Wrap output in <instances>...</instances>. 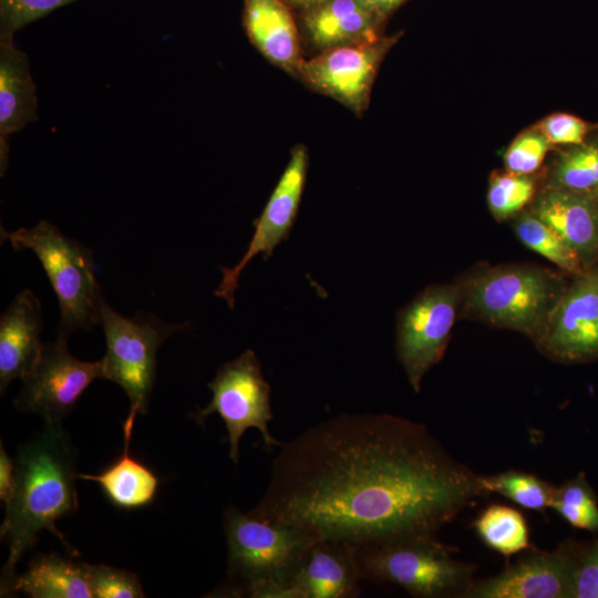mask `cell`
Listing matches in <instances>:
<instances>
[{
	"label": "cell",
	"mask_w": 598,
	"mask_h": 598,
	"mask_svg": "<svg viewBox=\"0 0 598 598\" xmlns=\"http://www.w3.org/2000/svg\"><path fill=\"white\" fill-rule=\"evenodd\" d=\"M278 447L250 513L316 539L367 546L436 537L487 494L481 475L424 424L396 415L342 413Z\"/></svg>",
	"instance_id": "6da1fadb"
},
{
	"label": "cell",
	"mask_w": 598,
	"mask_h": 598,
	"mask_svg": "<svg viewBox=\"0 0 598 598\" xmlns=\"http://www.w3.org/2000/svg\"><path fill=\"white\" fill-rule=\"evenodd\" d=\"M76 477V451L61 423L45 424L40 434L19 447L16 485L4 504L0 528L1 540L9 546L1 573V597L13 592L17 564L42 530L58 537L69 554L79 555L55 526L78 509Z\"/></svg>",
	"instance_id": "7a4b0ae2"
},
{
	"label": "cell",
	"mask_w": 598,
	"mask_h": 598,
	"mask_svg": "<svg viewBox=\"0 0 598 598\" xmlns=\"http://www.w3.org/2000/svg\"><path fill=\"white\" fill-rule=\"evenodd\" d=\"M227 578L216 597L287 598L308 550L317 540L299 526L226 508Z\"/></svg>",
	"instance_id": "3957f363"
},
{
	"label": "cell",
	"mask_w": 598,
	"mask_h": 598,
	"mask_svg": "<svg viewBox=\"0 0 598 598\" xmlns=\"http://www.w3.org/2000/svg\"><path fill=\"white\" fill-rule=\"evenodd\" d=\"M0 234L1 241H9L14 250L29 249L40 260L59 301L58 338L68 339L76 330L100 324L105 300L87 247L48 220L14 231L1 228Z\"/></svg>",
	"instance_id": "277c9868"
},
{
	"label": "cell",
	"mask_w": 598,
	"mask_h": 598,
	"mask_svg": "<svg viewBox=\"0 0 598 598\" xmlns=\"http://www.w3.org/2000/svg\"><path fill=\"white\" fill-rule=\"evenodd\" d=\"M569 283L533 266H502L474 277L464 291L465 308L495 326L538 341Z\"/></svg>",
	"instance_id": "5b68a950"
},
{
	"label": "cell",
	"mask_w": 598,
	"mask_h": 598,
	"mask_svg": "<svg viewBox=\"0 0 598 598\" xmlns=\"http://www.w3.org/2000/svg\"><path fill=\"white\" fill-rule=\"evenodd\" d=\"M436 537L358 546L361 579L393 584L419 598H464L475 565L457 560Z\"/></svg>",
	"instance_id": "8992f818"
},
{
	"label": "cell",
	"mask_w": 598,
	"mask_h": 598,
	"mask_svg": "<svg viewBox=\"0 0 598 598\" xmlns=\"http://www.w3.org/2000/svg\"><path fill=\"white\" fill-rule=\"evenodd\" d=\"M106 341V353L101 359L102 379L118 384L130 400L126 417L135 421L137 414L147 412L148 401L156 378V354L164 341L189 322L173 324L138 313L127 318L117 313L106 302L100 317Z\"/></svg>",
	"instance_id": "52a82bcc"
},
{
	"label": "cell",
	"mask_w": 598,
	"mask_h": 598,
	"mask_svg": "<svg viewBox=\"0 0 598 598\" xmlns=\"http://www.w3.org/2000/svg\"><path fill=\"white\" fill-rule=\"evenodd\" d=\"M212 401L193 417L203 425L213 413H218L228 434L229 457L239 460V441L250 427L257 429L268 448L279 446L269 432L274 414L270 404V385L265 379L255 351L246 350L236 359L224 363L208 383Z\"/></svg>",
	"instance_id": "ba28073f"
},
{
	"label": "cell",
	"mask_w": 598,
	"mask_h": 598,
	"mask_svg": "<svg viewBox=\"0 0 598 598\" xmlns=\"http://www.w3.org/2000/svg\"><path fill=\"white\" fill-rule=\"evenodd\" d=\"M461 297L456 285H432L398 313L396 354L414 392L445 352Z\"/></svg>",
	"instance_id": "9c48e42d"
},
{
	"label": "cell",
	"mask_w": 598,
	"mask_h": 598,
	"mask_svg": "<svg viewBox=\"0 0 598 598\" xmlns=\"http://www.w3.org/2000/svg\"><path fill=\"white\" fill-rule=\"evenodd\" d=\"M102 378V363L74 358L68 339L56 338L43 346L40 358L22 379L14 406L41 416L45 424L61 423L78 404L89 385Z\"/></svg>",
	"instance_id": "30bf717a"
},
{
	"label": "cell",
	"mask_w": 598,
	"mask_h": 598,
	"mask_svg": "<svg viewBox=\"0 0 598 598\" xmlns=\"http://www.w3.org/2000/svg\"><path fill=\"white\" fill-rule=\"evenodd\" d=\"M398 35L333 48L306 59L298 79L311 90L347 106L358 116L369 106L379 66Z\"/></svg>",
	"instance_id": "8fae6325"
},
{
	"label": "cell",
	"mask_w": 598,
	"mask_h": 598,
	"mask_svg": "<svg viewBox=\"0 0 598 598\" xmlns=\"http://www.w3.org/2000/svg\"><path fill=\"white\" fill-rule=\"evenodd\" d=\"M585 549L565 540L551 551L530 550L498 575L474 581L464 598H574Z\"/></svg>",
	"instance_id": "7c38bea8"
},
{
	"label": "cell",
	"mask_w": 598,
	"mask_h": 598,
	"mask_svg": "<svg viewBox=\"0 0 598 598\" xmlns=\"http://www.w3.org/2000/svg\"><path fill=\"white\" fill-rule=\"evenodd\" d=\"M308 163L306 146L296 145L262 213L252 221L255 231L246 252L234 267H220L223 278L215 296L225 299L230 309L235 307L238 278L248 262L257 255L267 260L272 256L275 248L288 238L305 189Z\"/></svg>",
	"instance_id": "4fadbf2b"
},
{
	"label": "cell",
	"mask_w": 598,
	"mask_h": 598,
	"mask_svg": "<svg viewBox=\"0 0 598 598\" xmlns=\"http://www.w3.org/2000/svg\"><path fill=\"white\" fill-rule=\"evenodd\" d=\"M538 343L563 362L598 359V265L575 276Z\"/></svg>",
	"instance_id": "5bb4252c"
},
{
	"label": "cell",
	"mask_w": 598,
	"mask_h": 598,
	"mask_svg": "<svg viewBox=\"0 0 598 598\" xmlns=\"http://www.w3.org/2000/svg\"><path fill=\"white\" fill-rule=\"evenodd\" d=\"M296 16L302 42L317 53L377 39L384 24L368 0H319Z\"/></svg>",
	"instance_id": "9a60e30c"
},
{
	"label": "cell",
	"mask_w": 598,
	"mask_h": 598,
	"mask_svg": "<svg viewBox=\"0 0 598 598\" xmlns=\"http://www.w3.org/2000/svg\"><path fill=\"white\" fill-rule=\"evenodd\" d=\"M358 546L317 539L288 588L287 598H354L361 592Z\"/></svg>",
	"instance_id": "2e32d148"
},
{
	"label": "cell",
	"mask_w": 598,
	"mask_h": 598,
	"mask_svg": "<svg viewBox=\"0 0 598 598\" xmlns=\"http://www.w3.org/2000/svg\"><path fill=\"white\" fill-rule=\"evenodd\" d=\"M243 25L264 58L298 78L303 42L297 16L282 0H244Z\"/></svg>",
	"instance_id": "e0dca14e"
},
{
	"label": "cell",
	"mask_w": 598,
	"mask_h": 598,
	"mask_svg": "<svg viewBox=\"0 0 598 598\" xmlns=\"http://www.w3.org/2000/svg\"><path fill=\"white\" fill-rule=\"evenodd\" d=\"M42 307L30 290L19 292L0 317V390L23 379L41 355Z\"/></svg>",
	"instance_id": "ac0fdd59"
},
{
	"label": "cell",
	"mask_w": 598,
	"mask_h": 598,
	"mask_svg": "<svg viewBox=\"0 0 598 598\" xmlns=\"http://www.w3.org/2000/svg\"><path fill=\"white\" fill-rule=\"evenodd\" d=\"M37 86L28 55L14 41H0V172L4 174L9 137L38 120Z\"/></svg>",
	"instance_id": "d6986e66"
},
{
	"label": "cell",
	"mask_w": 598,
	"mask_h": 598,
	"mask_svg": "<svg viewBox=\"0 0 598 598\" xmlns=\"http://www.w3.org/2000/svg\"><path fill=\"white\" fill-rule=\"evenodd\" d=\"M532 213L578 252L586 269L598 265V205L549 187L537 198Z\"/></svg>",
	"instance_id": "ffe728a7"
},
{
	"label": "cell",
	"mask_w": 598,
	"mask_h": 598,
	"mask_svg": "<svg viewBox=\"0 0 598 598\" xmlns=\"http://www.w3.org/2000/svg\"><path fill=\"white\" fill-rule=\"evenodd\" d=\"M13 592L32 598H94L87 564L56 554L34 557L28 569L17 577Z\"/></svg>",
	"instance_id": "44dd1931"
},
{
	"label": "cell",
	"mask_w": 598,
	"mask_h": 598,
	"mask_svg": "<svg viewBox=\"0 0 598 598\" xmlns=\"http://www.w3.org/2000/svg\"><path fill=\"white\" fill-rule=\"evenodd\" d=\"M131 427H123L122 455L100 474H79V478L101 486L104 495L116 507L135 509L151 504L158 489V477L130 452Z\"/></svg>",
	"instance_id": "7402d4cb"
},
{
	"label": "cell",
	"mask_w": 598,
	"mask_h": 598,
	"mask_svg": "<svg viewBox=\"0 0 598 598\" xmlns=\"http://www.w3.org/2000/svg\"><path fill=\"white\" fill-rule=\"evenodd\" d=\"M549 187L598 205V128L584 143L566 146L558 153L551 165Z\"/></svg>",
	"instance_id": "603a6c76"
},
{
	"label": "cell",
	"mask_w": 598,
	"mask_h": 598,
	"mask_svg": "<svg viewBox=\"0 0 598 598\" xmlns=\"http://www.w3.org/2000/svg\"><path fill=\"white\" fill-rule=\"evenodd\" d=\"M473 526L482 542L504 556L529 548V532L524 516L515 508L493 504L474 520Z\"/></svg>",
	"instance_id": "cb8c5ba5"
},
{
	"label": "cell",
	"mask_w": 598,
	"mask_h": 598,
	"mask_svg": "<svg viewBox=\"0 0 598 598\" xmlns=\"http://www.w3.org/2000/svg\"><path fill=\"white\" fill-rule=\"evenodd\" d=\"M515 230L528 248L547 258L563 271L578 276L587 270L578 252L533 213L520 216L515 224Z\"/></svg>",
	"instance_id": "d4e9b609"
},
{
	"label": "cell",
	"mask_w": 598,
	"mask_h": 598,
	"mask_svg": "<svg viewBox=\"0 0 598 598\" xmlns=\"http://www.w3.org/2000/svg\"><path fill=\"white\" fill-rule=\"evenodd\" d=\"M481 483L487 494H501L524 508L538 512L551 507L556 491V486L546 481L515 470L481 476Z\"/></svg>",
	"instance_id": "484cf974"
},
{
	"label": "cell",
	"mask_w": 598,
	"mask_h": 598,
	"mask_svg": "<svg viewBox=\"0 0 598 598\" xmlns=\"http://www.w3.org/2000/svg\"><path fill=\"white\" fill-rule=\"evenodd\" d=\"M573 527L598 530V504L585 474L556 487L551 507Z\"/></svg>",
	"instance_id": "4316f807"
},
{
	"label": "cell",
	"mask_w": 598,
	"mask_h": 598,
	"mask_svg": "<svg viewBox=\"0 0 598 598\" xmlns=\"http://www.w3.org/2000/svg\"><path fill=\"white\" fill-rule=\"evenodd\" d=\"M534 194L535 184L528 175L506 171L491 177L487 203L494 217L505 219L524 208Z\"/></svg>",
	"instance_id": "83f0119b"
},
{
	"label": "cell",
	"mask_w": 598,
	"mask_h": 598,
	"mask_svg": "<svg viewBox=\"0 0 598 598\" xmlns=\"http://www.w3.org/2000/svg\"><path fill=\"white\" fill-rule=\"evenodd\" d=\"M81 0H0V41H13L16 33L53 11Z\"/></svg>",
	"instance_id": "f1b7e54d"
},
{
	"label": "cell",
	"mask_w": 598,
	"mask_h": 598,
	"mask_svg": "<svg viewBox=\"0 0 598 598\" xmlns=\"http://www.w3.org/2000/svg\"><path fill=\"white\" fill-rule=\"evenodd\" d=\"M551 144L536 128L520 133L507 147L504 163L507 172L530 175L543 164Z\"/></svg>",
	"instance_id": "f546056e"
},
{
	"label": "cell",
	"mask_w": 598,
	"mask_h": 598,
	"mask_svg": "<svg viewBox=\"0 0 598 598\" xmlns=\"http://www.w3.org/2000/svg\"><path fill=\"white\" fill-rule=\"evenodd\" d=\"M94 598H142L145 594L135 574L106 565L87 564Z\"/></svg>",
	"instance_id": "4dcf8cb0"
},
{
	"label": "cell",
	"mask_w": 598,
	"mask_h": 598,
	"mask_svg": "<svg viewBox=\"0 0 598 598\" xmlns=\"http://www.w3.org/2000/svg\"><path fill=\"white\" fill-rule=\"evenodd\" d=\"M537 128L551 146L566 147L584 143L598 128V124L573 114L554 113L545 117Z\"/></svg>",
	"instance_id": "1f68e13d"
},
{
	"label": "cell",
	"mask_w": 598,
	"mask_h": 598,
	"mask_svg": "<svg viewBox=\"0 0 598 598\" xmlns=\"http://www.w3.org/2000/svg\"><path fill=\"white\" fill-rule=\"evenodd\" d=\"M574 598H598V539L581 556L574 588Z\"/></svg>",
	"instance_id": "d6a6232c"
},
{
	"label": "cell",
	"mask_w": 598,
	"mask_h": 598,
	"mask_svg": "<svg viewBox=\"0 0 598 598\" xmlns=\"http://www.w3.org/2000/svg\"><path fill=\"white\" fill-rule=\"evenodd\" d=\"M16 485V461H13L0 444V499L7 504L12 496Z\"/></svg>",
	"instance_id": "836d02e7"
},
{
	"label": "cell",
	"mask_w": 598,
	"mask_h": 598,
	"mask_svg": "<svg viewBox=\"0 0 598 598\" xmlns=\"http://www.w3.org/2000/svg\"><path fill=\"white\" fill-rule=\"evenodd\" d=\"M379 17L385 22L402 4L409 0H368Z\"/></svg>",
	"instance_id": "e575fe53"
},
{
	"label": "cell",
	"mask_w": 598,
	"mask_h": 598,
	"mask_svg": "<svg viewBox=\"0 0 598 598\" xmlns=\"http://www.w3.org/2000/svg\"><path fill=\"white\" fill-rule=\"evenodd\" d=\"M296 14L311 7L319 0H282Z\"/></svg>",
	"instance_id": "d590c367"
}]
</instances>
